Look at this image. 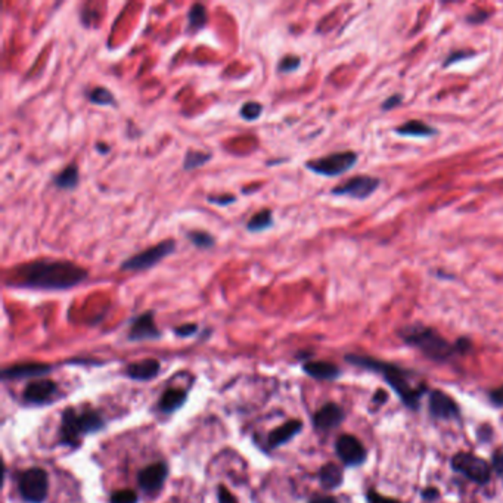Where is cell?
<instances>
[{"instance_id": "cell-1", "label": "cell", "mask_w": 503, "mask_h": 503, "mask_svg": "<svg viewBox=\"0 0 503 503\" xmlns=\"http://www.w3.org/2000/svg\"><path fill=\"white\" fill-rule=\"evenodd\" d=\"M6 285L36 291H66L89 278V270L64 258H37L8 270Z\"/></svg>"}, {"instance_id": "cell-2", "label": "cell", "mask_w": 503, "mask_h": 503, "mask_svg": "<svg viewBox=\"0 0 503 503\" xmlns=\"http://www.w3.org/2000/svg\"><path fill=\"white\" fill-rule=\"evenodd\" d=\"M347 362L356 364V366H362V368H368L372 369L375 372H379L385 378L387 383L396 390V392L400 396V399L404 402L406 406L412 407V409H416L418 407V402L423 396L425 387H412L411 381L407 379V375L404 371H402L400 368L385 362H379L376 359L372 357H366V356H359V355H348L346 356Z\"/></svg>"}, {"instance_id": "cell-3", "label": "cell", "mask_w": 503, "mask_h": 503, "mask_svg": "<svg viewBox=\"0 0 503 503\" xmlns=\"http://www.w3.org/2000/svg\"><path fill=\"white\" fill-rule=\"evenodd\" d=\"M402 338L406 344L413 346L434 360H446L459 351L458 344H451L434 330L424 325H412L402 331Z\"/></svg>"}, {"instance_id": "cell-4", "label": "cell", "mask_w": 503, "mask_h": 503, "mask_svg": "<svg viewBox=\"0 0 503 503\" xmlns=\"http://www.w3.org/2000/svg\"><path fill=\"white\" fill-rule=\"evenodd\" d=\"M104 420L102 418L92 411L86 412H76L74 409H66L62 415V424H61V440L65 444H74L80 440V437L86 432L98 431L102 428Z\"/></svg>"}, {"instance_id": "cell-5", "label": "cell", "mask_w": 503, "mask_h": 503, "mask_svg": "<svg viewBox=\"0 0 503 503\" xmlns=\"http://www.w3.org/2000/svg\"><path fill=\"white\" fill-rule=\"evenodd\" d=\"M176 251H178V243H176V239L169 238L161 241L155 246L148 247L146 250L134 254L120 264V270L123 271H146L149 269H153L154 266L160 264L164 258L173 255Z\"/></svg>"}, {"instance_id": "cell-6", "label": "cell", "mask_w": 503, "mask_h": 503, "mask_svg": "<svg viewBox=\"0 0 503 503\" xmlns=\"http://www.w3.org/2000/svg\"><path fill=\"white\" fill-rule=\"evenodd\" d=\"M359 155L355 151H343V153H332L330 155H325L316 160H310L304 162V167L323 178H338L357 164Z\"/></svg>"}, {"instance_id": "cell-7", "label": "cell", "mask_w": 503, "mask_h": 503, "mask_svg": "<svg viewBox=\"0 0 503 503\" xmlns=\"http://www.w3.org/2000/svg\"><path fill=\"white\" fill-rule=\"evenodd\" d=\"M381 180L374 176H355L344 183L331 189V195L334 197H348L351 199L364 201L372 194L376 192Z\"/></svg>"}, {"instance_id": "cell-8", "label": "cell", "mask_w": 503, "mask_h": 503, "mask_svg": "<svg viewBox=\"0 0 503 503\" xmlns=\"http://www.w3.org/2000/svg\"><path fill=\"white\" fill-rule=\"evenodd\" d=\"M21 496L30 503H42L48 496V475L43 469L31 468L20 477Z\"/></svg>"}, {"instance_id": "cell-9", "label": "cell", "mask_w": 503, "mask_h": 503, "mask_svg": "<svg viewBox=\"0 0 503 503\" xmlns=\"http://www.w3.org/2000/svg\"><path fill=\"white\" fill-rule=\"evenodd\" d=\"M455 471L465 475L467 479L477 484H487L490 481V465L472 453H459L452 459Z\"/></svg>"}, {"instance_id": "cell-10", "label": "cell", "mask_w": 503, "mask_h": 503, "mask_svg": "<svg viewBox=\"0 0 503 503\" xmlns=\"http://www.w3.org/2000/svg\"><path fill=\"white\" fill-rule=\"evenodd\" d=\"M336 453L346 465L357 467L366 459V451L363 444L353 436H341L336 440Z\"/></svg>"}, {"instance_id": "cell-11", "label": "cell", "mask_w": 503, "mask_h": 503, "mask_svg": "<svg viewBox=\"0 0 503 503\" xmlns=\"http://www.w3.org/2000/svg\"><path fill=\"white\" fill-rule=\"evenodd\" d=\"M160 336L161 332L155 325L153 310H148L132 320L129 331V338L132 341H145V339H157Z\"/></svg>"}, {"instance_id": "cell-12", "label": "cell", "mask_w": 503, "mask_h": 503, "mask_svg": "<svg viewBox=\"0 0 503 503\" xmlns=\"http://www.w3.org/2000/svg\"><path fill=\"white\" fill-rule=\"evenodd\" d=\"M430 411L432 416L440 419L455 418L459 415V407L452 397L443 391H432L430 396Z\"/></svg>"}, {"instance_id": "cell-13", "label": "cell", "mask_w": 503, "mask_h": 503, "mask_svg": "<svg viewBox=\"0 0 503 503\" xmlns=\"http://www.w3.org/2000/svg\"><path fill=\"white\" fill-rule=\"evenodd\" d=\"M57 385L53 381H36L27 385L24 391V399L29 403L43 404L48 403L57 394Z\"/></svg>"}, {"instance_id": "cell-14", "label": "cell", "mask_w": 503, "mask_h": 503, "mask_svg": "<svg viewBox=\"0 0 503 503\" xmlns=\"http://www.w3.org/2000/svg\"><path fill=\"white\" fill-rule=\"evenodd\" d=\"M167 477V467L164 464H154L146 467L139 474V484L145 492H155L164 484Z\"/></svg>"}, {"instance_id": "cell-15", "label": "cell", "mask_w": 503, "mask_h": 503, "mask_svg": "<svg viewBox=\"0 0 503 503\" xmlns=\"http://www.w3.org/2000/svg\"><path fill=\"white\" fill-rule=\"evenodd\" d=\"M343 419H344V412L341 411V407L335 403L325 404L320 411L316 412L313 418L316 428L322 431H328L331 428L338 427L343 423Z\"/></svg>"}, {"instance_id": "cell-16", "label": "cell", "mask_w": 503, "mask_h": 503, "mask_svg": "<svg viewBox=\"0 0 503 503\" xmlns=\"http://www.w3.org/2000/svg\"><path fill=\"white\" fill-rule=\"evenodd\" d=\"M394 132L399 136H403V138H431V136H436L439 133L436 127H432L427 125L425 121L420 120L406 121V123L394 129Z\"/></svg>"}, {"instance_id": "cell-17", "label": "cell", "mask_w": 503, "mask_h": 503, "mask_svg": "<svg viewBox=\"0 0 503 503\" xmlns=\"http://www.w3.org/2000/svg\"><path fill=\"white\" fill-rule=\"evenodd\" d=\"M208 24V10L206 5L194 3L187 10V29L186 33L189 36H195L201 30H204Z\"/></svg>"}, {"instance_id": "cell-18", "label": "cell", "mask_w": 503, "mask_h": 503, "mask_svg": "<svg viewBox=\"0 0 503 503\" xmlns=\"http://www.w3.org/2000/svg\"><path fill=\"white\" fill-rule=\"evenodd\" d=\"M52 183L61 190H74L80 183V171L77 164H74V162L68 164L64 170L53 176Z\"/></svg>"}, {"instance_id": "cell-19", "label": "cell", "mask_w": 503, "mask_h": 503, "mask_svg": "<svg viewBox=\"0 0 503 503\" xmlns=\"http://www.w3.org/2000/svg\"><path fill=\"white\" fill-rule=\"evenodd\" d=\"M160 372V363L155 359H146L132 363L127 368V375L138 381H148Z\"/></svg>"}, {"instance_id": "cell-20", "label": "cell", "mask_w": 503, "mask_h": 503, "mask_svg": "<svg viewBox=\"0 0 503 503\" xmlns=\"http://www.w3.org/2000/svg\"><path fill=\"white\" fill-rule=\"evenodd\" d=\"M302 427H303V424L300 423V420H290V423L276 428L269 436L270 447H278L281 444H285L287 441H290L294 436H297V434L300 432Z\"/></svg>"}, {"instance_id": "cell-21", "label": "cell", "mask_w": 503, "mask_h": 503, "mask_svg": "<svg viewBox=\"0 0 503 503\" xmlns=\"http://www.w3.org/2000/svg\"><path fill=\"white\" fill-rule=\"evenodd\" d=\"M246 227L251 234H260L264 232V230H269L270 227H274V213L269 208L257 211L250 217Z\"/></svg>"}, {"instance_id": "cell-22", "label": "cell", "mask_w": 503, "mask_h": 503, "mask_svg": "<svg viewBox=\"0 0 503 503\" xmlns=\"http://www.w3.org/2000/svg\"><path fill=\"white\" fill-rule=\"evenodd\" d=\"M304 371L316 379H334L339 374L336 366L328 362H309L304 364Z\"/></svg>"}, {"instance_id": "cell-23", "label": "cell", "mask_w": 503, "mask_h": 503, "mask_svg": "<svg viewBox=\"0 0 503 503\" xmlns=\"http://www.w3.org/2000/svg\"><path fill=\"white\" fill-rule=\"evenodd\" d=\"M50 368L48 364H40V363H25V364H18L13 366V368L5 369L2 372L3 378H24V376H31V375H38V374H45L48 372Z\"/></svg>"}, {"instance_id": "cell-24", "label": "cell", "mask_w": 503, "mask_h": 503, "mask_svg": "<svg viewBox=\"0 0 503 503\" xmlns=\"http://www.w3.org/2000/svg\"><path fill=\"white\" fill-rule=\"evenodd\" d=\"M320 483L325 488H336L343 484V469L335 464H328L320 469Z\"/></svg>"}, {"instance_id": "cell-25", "label": "cell", "mask_w": 503, "mask_h": 503, "mask_svg": "<svg viewBox=\"0 0 503 503\" xmlns=\"http://www.w3.org/2000/svg\"><path fill=\"white\" fill-rule=\"evenodd\" d=\"M186 400V392L183 390H178V388H171L167 390L162 397L160 400V407L162 412H173L176 409L185 403Z\"/></svg>"}, {"instance_id": "cell-26", "label": "cell", "mask_w": 503, "mask_h": 503, "mask_svg": "<svg viewBox=\"0 0 503 503\" xmlns=\"http://www.w3.org/2000/svg\"><path fill=\"white\" fill-rule=\"evenodd\" d=\"M86 97H87L89 102H92L94 105H99V106L117 108V105H118V102H117V99L114 97V93L110 89L102 87V86H97V87L90 89L86 93Z\"/></svg>"}, {"instance_id": "cell-27", "label": "cell", "mask_w": 503, "mask_h": 503, "mask_svg": "<svg viewBox=\"0 0 503 503\" xmlns=\"http://www.w3.org/2000/svg\"><path fill=\"white\" fill-rule=\"evenodd\" d=\"M213 160V154L210 153H202V151H194V149H189L185 154L183 160V170L185 171H194L197 169H201Z\"/></svg>"}, {"instance_id": "cell-28", "label": "cell", "mask_w": 503, "mask_h": 503, "mask_svg": "<svg viewBox=\"0 0 503 503\" xmlns=\"http://www.w3.org/2000/svg\"><path fill=\"white\" fill-rule=\"evenodd\" d=\"M186 238L198 250H211L215 246V238L207 230H189Z\"/></svg>"}, {"instance_id": "cell-29", "label": "cell", "mask_w": 503, "mask_h": 503, "mask_svg": "<svg viewBox=\"0 0 503 503\" xmlns=\"http://www.w3.org/2000/svg\"><path fill=\"white\" fill-rule=\"evenodd\" d=\"M262 114H263V105L255 101H248L246 104H242L239 110V115L246 121H255Z\"/></svg>"}, {"instance_id": "cell-30", "label": "cell", "mask_w": 503, "mask_h": 503, "mask_svg": "<svg viewBox=\"0 0 503 503\" xmlns=\"http://www.w3.org/2000/svg\"><path fill=\"white\" fill-rule=\"evenodd\" d=\"M302 66V58L298 55H285L278 62L279 73H294Z\"/></svg>"}, {"instance_id": "cell-31", "label": "cell", "mask_w": 503, "mask_h": 503, "mask_svg": "<svg viewBox=\"0 0 503 503\" xmlns=\"http://www.w3.org/2000/svg\"><path fill=\"white\" fill-rule=\"evenodd\" d=\"M472 57H475V52L456 49V50L448 53V55L446 57V59H444V62H443V66H444V68H448V66H452V65H455V64H458V62H460V61L469 59V58H472Z\"/></svg>"}, {"instance_id": "cell-32", "label": "cell", "mask_w": 503, "mask_h": 503, "mask_svg": "<svg viewBox=\"0 0 503 503\" xmlns=\"http://www.w3.org/2000/svg\"><path fill=\"white\" fill-rule=\"evenodd\" d=\"M207 201L210 204H214V206L219 207H226V206H232V204L236 202V195L232 194H220V195H208Z\"/></svg>"}, {"instance_id": "cell-33", "label": "cell", "mask_w": 503, "mask_h": 503, "mask_svg": "<svg viewBox=\"0 0 503 503\" xmlns=\"http://www.w3.org/2000/svg\"><path fill=\"white\" fill-rule=\"evenodd\" d=\"M111 503H138V495L133 490H120L113 495Z\"/></svg>"}, {"instance_id": "cell-34", "label": "cell", "mask_w": 503, "mask_h": 503, "mask_svg": "<svg viewBox=\"0 0 503 503\" xmlns=\"http://www.w3.org/2000/svg\"><path fill=\"white\" fill-rule=\"evenodd\" d=\"M490 18V13L487 10H475L465 18L467 22H469L471 25H477V24H483L486 20Z\"/></svg>"}, {"instance_id": "cell-35", "label": "cell", "mask_w": 503, "mask_h": 503, "mask_svg": "<svg viewBox=\"0 0 503 503\" xmlns=\"http://www.w3.org/2000/svg\"><path fill=\"white\" fill-rule=\"evenodd\" d=\"M197 331H198V326L195 323H185V325L178 326V328L174 330V334L182 336V338H186V336L197 334Z\"/></svg>"}, {"instance_id": "cell-36", "label": "cell", "mask_w": 503, "mask_h": 503, "mask_svg": "<svg viewBox=\"0 0 503 503\" xmlns=\"http://www.w3.org/2000/svg\"><path fill=\"white\" fill-rule=\"evenodd\" d=\"M402 102H403V97H402L400 93L391 94V97H388V98L384 101V104H383V110H384V111H391V110H394V108L400 106V105H402Z\"/></svg>"}, {"instance_id": "cell-37", "label": "cell", "mask_w": 503, "mask_h": 503, "mask_svg": "<svg viewBox=\"0 0 503 503\" xmlns=\"http://www.w3.org/2000/svg\"><path fill=\"white\" fill-rule=\"evenodd\" d=\"M368 500H369V503H400L399 500L385 497V496H383V495L376 493L375 490H371V492L368 493Z\"/></svg>"}, {"instance_id": "cell-38", "label": "cell", "mask_w": 503, "mask_h": 503, "mask_svg": "<svg viewBox=\"0 0 503 503\" xmlns=\"http://www.w3.org/2000/svg\"><path fill=\"white\" fill-rule=\"evenodd\" d=\"M493 468L496 469V472L503 477V448L502 451H497L493 456Z\"/></svg>"}, {"instance_id": "cell-39", "label": "cell", "mask_w": 503, "mask_h": 503, "mask_svg": "<svg viewBox=\"0 0 503 503\" xmlns=\"http://www.w3.org/2000/svg\"><path fill=\"white\" fill-rule=\"evenodd\" d=\"M490 399L496 406L503 407V387H499L490 392Z\"/></svg>"}, {"instance_id": "cell-40", "label": "cell", "mask_w": 503, "mask_h": 503, "mask_svg": "<svg viewBox=\"0 0 503 503\" xmlns=\"http://www.w3.org/2000/svg\"><path fill=\"white\" fill-rule=\"evenodd\" d=\"M423 497H424V499H427V500H434V499H437V497H439L437 488H425L424 493H423Z\"/></svg>"}, {"instance_id": "cell-41", "label": "cell", "mask_w": 503, "mask_h": 503, "mask_svg": "<svg viewBox=\"0 0 503 503\" xmlns=\"http://www.w3.org/2000/svg\"><path fill=\"white\" fill-rule=\"evenodd\" d=\"M94 149H97V151H98L99 154L105 155V154H108V153L111 151V146L106 145V142H98L97 145H94Z\"/></svg>"}, {"instance_id": "cell-42", "label": "cell", "mask_w": 503, "mask_h": 503, "mask_svg": "<svg viewBox=\"0 0 503 503\" xmlns=\"http://www.w3.org/2000/svg\"><path fill=\"white\" fill-rule=\"evenodd\" d=\"M220 500L222 503H235V499L230 496L226 488H220Z\"/></svg>"}, {"instance_id": "cell-43", "label": "cell", "mask_w": 503, "mask_h": 503, "mask_svg": "<svg viewBox=\"0 0 503 503\" xmlns=\"http://www.w3.org/2000/svg\"><path fill=\"white\" fill-rule=\"evenodd\" d=\"M310 503H338V502L331 496H319V497H315Z\"/></svg>"}, {"instance_id": "cell-44", "label": "cell", "mask_w": 503, "mask_h": 503, "mask_svg": "<svg viewBox=\"0 0 503 503\" xmlns=\"http://www.w3.org/2000/svg\"><path fill=\"white\" fill-rule=\"evenodd\" d=\"M385 400H387V394H385L384 391H378L375 399H374L375 403H383V402H385Z\"/></svg>"}]
</instances>
